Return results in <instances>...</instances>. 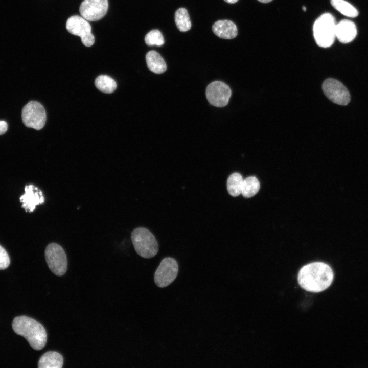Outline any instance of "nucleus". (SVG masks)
Masks as SVG:
<instances>
[{
  "label": "nucleus",
  "mask_w": 368,
  "mask_h": 368,
  "mask_svg": "<svg viewBox=\"0 0 368 368\" xmlns=\"http://www.w3.org/2000/svg\"><path fill=\"white\" fill-rule=\"evenodd\" d=\"M333 276V271L328 265L317 262L304 266L298 272L297 280L302 288L317 293L330 286Z\"/></svg>",
  "instance_id": "1"
},
{
  "label": "nucleus",
  "mask_w": 368,
  "mask_h": 368,
  "mask_svg": "<svg viewBox=\"0 0 368 368\" xmlns=\"http://www.w3.org/2000/svg\"><path fill=\"white\" fill-rule=\"evenodd\" d=\"M12 326L14 331L25 337L33 349L40 350L45 346L46 331L42 325L35 319L26 316H17Z\"/></svg>",
  "instance_id": "2"
},
{
  "label": "nucleus",
  "mask_w": 368,
  "mask_h": 368,
  "mask_svg": "<svg viewBox=\"0 0 368 368\" xmlns=\"http://www.w3.org/2000/svg\"><path fill=\"white\" fill-rule=\"evenodd\" d=\"M336 25L334 17L329 13L322 14L315 21L313 36L319 47L328 48L333 44L336 38Z\"/></svg>",
  "instance_id": "3"
},
{
  "label": "nucleus",
  "mask_w": 368,
  "mask_h": 368,
  "mask_svg": "<svg viewBox=\"0 0 368 368\" xmlns=\"http://www.w3.org/2000/svg\"><path fill=\"white\" fill-rule=\"evenodd\" d=\"M131 240L136 253L144 258L154 257L158 251V244L154 236L148 229L139 227L131 233Z\"/></svg>",
  "instance_id": "4"
},
{
  "label": "nucleus",
  "mask_w": 368,
  "mask_h": 368,
  "mask_svg": "<svg viewBox=\"0 0 368 368\" xmlns=\"http://www.w3.org/2000/svg\"><path fill=\"white\" fill-rule=\"evenodd\" d=\"M45 258L49 268L55 275L61 276L66 272L67 258L60 245L55 243L49 244L45 248Z\"/></svg>",
  "instance_id": "5"
},
{
  "label": "nucleus",
  "mask_w": 368,
  "mask_h": 368,
  "mask_svg": "<svg viewBox=\"0 0 368 368\" xmlns=\"http://www.w3.org/2000/svg\"><path fill=\"white\" fill-rule=\"evenodd\" d=\"M21 118L26 127L38 130L45 125L46 113L43 106L40 103L32 101L22 108Z\"/></svg>",
  "instance_id": "6"
},
{
  "label": "nucleus",
  "mask_w": 368,
  "mask_h": 368,
  "mask_svg": "<svg viewBox=\"0 0 368 368\" xmlns=\"http://www.w3.org/2000/svg\"><path fill=\"white\" fill-rule=\"evenodd\" d=\"M66 28L71 34L79 36L85 46L90 47L94 43L95 37L91 32L90 25L83 17L78 15L70 17L66 21Z\"/></svg>",
  "instance_id": "7"
},
{
  "label": "nucleus",
  "mask_w": 368,
  "mask_h": 368,
  "mask_svg": "<svg viewBox=\"0 0 368 368\" xmlns=\"http://www.w3.org/2000/svg\"><path fill=\"white\" fill-rule=\"evenodd\" d=\"M178 272V265L173 258L163 259L154 273V282L159 288H164L173 282Z\"/></svg>",
  "instance_id": "8"
},
{
  "label": "nucleus",
  "mask_w": 368,
  "mask_h": 368,
  "mask_svg": "<svg viewBox=\"0 0 368 368\" xmlns=\"http://www.w3.org/2000/svg\"><path fill=\"white\" fill-rule=\"evenodd\" d=\"M322 88L326 96L336 104L346 105L350 101L349 91L340 82L336 79H326L323 84Z\"/></svg>",
  "instance_id": "9"
},
{
  "label": "nucleus",
  "mask_w": 368,
  "mask_h": 368,
  "mask_svg": "<svg viewBox=\"0 0 368 368\" xmlns=\"http://www.w3.org/2000/svg\"><path fill=\"white\" fill-rule=\"evenodd\" d=\"M206 97L210 103L216 107L226 106L231 95L227 85L221 81L211 83L206 89Z\"/></svg>",
  "instance_id": "10"
},
{
  "label": "nucleus",
  "mask_w": 368,
  "mask_h": 368,
  "mask_svg": "<svg viewBox=\"0 0 368 368\" xmlns=\"http://www.w3.org/2000/svg\"><path fill=\"white\" fill-rule=\"evenodd\" d=\"M108 7L107 0H84L79 8L82 17L88 21H97L103 18Z\"/></svg>",
  "instance_id": "11"
},
{
  "label": "nucleus",
  "mask_w": 368,
  "mask_h": 368,
  "mask_svg": "<svg viewBox=\"0 0 368 368\" xmlns=\"http://www.w3.org/2000/svg\"><path fill=\"white\" fill-rule=\"evenodd\" d=\"M25 193L20 196V201L22 207L26 212H32L37 205L44 202V197L42 191L33 185L25 186Z\"/></svg>",
  "instance_id": "12"
},
{
  "label": "nucleus",
  "mask_w": 368,
  "mask_h": 368,
  "mask_svg": "<svg viewBox=\"0 0 368 368\" xmlns=\"http://www.w3.org/2000/svg\"><path fill=\"white\" fill-rule=\"evenodd\" d=\"M355 24L348 19H343L336 23V38L341 43H348L353 41L357 35Z\"/></svg>",
  "instance_id": "13"
},
{
  "label": "nucleus",
  "mask_w": 368,
  "mask_h": 368,
  "mask_svg": "<svg viewBox=\"0 0 368 368\" xmlns=\"http://www.w3.org/2000/svg\"><path fill=\"white\" fill-rule=\"evenodd\" d=\"M213 33L218 37L225 39L235 38L238 34L236 25L229 20H220L212 26Z\"/></svg>",
  "instance_id": "14"
},
{
  "label": "nucleus",
  "mask_w": 368,
  "mask_h": 368,
  "mask_svg": "<svg viewBox=\"0 0 368 368\" xmlns=\"http://www.w3.org/2000/svg\"><path fill=\"white\" fill-rule=\"evenodd\" d=\"M63 364V358L58 352L48 351L40 358L38 367L39 368H61Z\"/></svg>",
  "instance_id": "15"
},
{
  "label": "nucleus",
  "mask_w": 368,
  "mask_h": 368,
  "mask_svg": "<svg viewBox=\"0 0 368 368\" xmlns=\"http://www.w3.org/2000/svg\"><path fill=\"white\" fill-rule=\"evenodd\" d=\"M146 60L148 68L155 74L163 73L167 69L164 59L155 51H150L147 53Z\"/></svg>",
  "instance_id": "16"
},
{
  "label": "nucleus",
  "mask_w": 368,
  "mask_h": 368,
  "mask_svg": "<svg viewBox=\"0 0 368 368\" xmlns=\"http://www.w3.org/2000/svg\"><path fill=\"white\" fill-rule=\"evenodd\" d=\"M243 180L239 173L235 172L229 176L227 180V189L231 196L236 197L241 194Z\"/></svg>",
  "instance_id": "17"
},
{
  "label": "nucleus",
  "mask_w": 368,
  "mask_h": 368,
  "mask_svg": "<svg viewBox=\"0 0 368 368\" xmlns=\"http://www.w3.org/2000/svg\"><path fill=\"white\" fill-rule=\"evenodd\" d=\"M96 87L100 91L107 94L113 93L117 88V83L114 79L107 75H100L95 81Z\"/></svg>",
  "instance_id": "18"
},
{
  "label": "nucleus",
  "mask_w": 368,
  "mask_h": 368,
  "mask_svg": "<svg viewBox=\"0 0 368 368\" xmlns=\"http://www.w3.org/2000/svg\"><path fill=\"white\" fill-rule=\"evenodd\" d=\"M175 22L177 28L181 32H186L191 29V21L186 9L180 8L176 11Z\"/></svg>",
  "instance_id": "19"
},
{
  "label": "nucleus",
  "mask_w": 368,
  "mask_h": 368,
  "mask_svg": "<svg viewBox=\"0 0 368 368\" xmlns=\"http://www.w3.org/2000/svg\"><path fill=\"white\" fill-rule=\"evenodd\" d=\"M332 6L342 14L349 17H356L358 15L357 10L344 0H331Z\"/></svg>",
  "instance_id": "20"
},
{
  "label": "nucleus",
  "mask_w": 368,
  "mask_h": 368,
  "mask_svg": "<svg viewBox=\"0 0 368 368\" xmlns=\"http://www.w3.org/2000/svg\"><path fill=\"white\" fill-rule=\"evenodd\" d=\"M260 183L255 176H249L243 180L241 194L245 198L254 196L259 191Z\"/></svg>",
  "instance_id": "21"
},
{
  "label": "nucleus",
  "mask_w": 368,
  "mask_h": 368,
  "mask_svg": "<svg viewBox=\"0 0 368 368\" xmlns=\"http://www.w3.org/2000/svg\"><path fill=\"white\" fill-rule=\"evenodd\" d=\"M145 42L149 46H162L165 40L162 33L157 29H154L146 35Z\"/></svg>",
  "instance_id": "22"
},
{
  "label": "nucleus",
  "mask_w": 368,
  "mask_h": 368,
  "mask_svg": "<svg viewBox=\"0 0 368 368\" xmlns=\"http://www.w3.org/2000/svg\"><path fill=\"white\" fill-rule=\"evenodd\" d=\"M10 264V258L5 249L0 245V270L7 268Z\"/></svg>",
  "instance_id": "23"
},
{
  "label": "nucleus",
  "mask_w": 368,
  "mask_h": 368,
  "mask_svg": "<svg viewBox=\"0 0 368 368\" xmlns=\"http://www.w3.org/2000/svg\"><path fill=\"white\" fill-rule=\"evenodd\" d=\"M8 129V124L6 121H0V135L4 134Z\"/></svg>",
  "instance_id": "24"
},
{
  "label": "nucleus",
  "mask_w": 368,
  "mask_h": 368,
  "mask_svg": "<svg viewBox=\"0 0 368 368\" xmlns=\"http://www.w3.org/2000/svg\"><path fill=\"white\" fill-rule=\"evenodd\" d=\"M225 2H226L227 3L229 4H234L238 2V0H224Z\"/></svg>",
  "instance_id": "25"
},
{
  "label": "nucleus",
  "mask_w": 368,
  "mask_h": 368,
  "mask_svg": "<svg viewBox=\"0 0 368 368\" xmlns=\"http://www.w3.org/2000/svg\"><path fill=\"white\" fill-rule=\"evenodd\" d=\"M258 1H259L260 2H261L263 3H269L271 1H272V0H258Z\"/></svg>",
  "instance_id": "26"
},
{
  "label": "nucleus",
  "mask_w": 368,
  "mask_h": 368,
  "mask_svg": "<svg viewBox=\"0 0 368 368\" xmlns=\"http://www.w3.org/2000/svg\"><path fill=\"white\" fill-rule=\"evenodd\" d=\"M302 9L304 11H306V8L305 6H303Z\"/></svg>",
  "instance_id": "27"
}]
</instances>
